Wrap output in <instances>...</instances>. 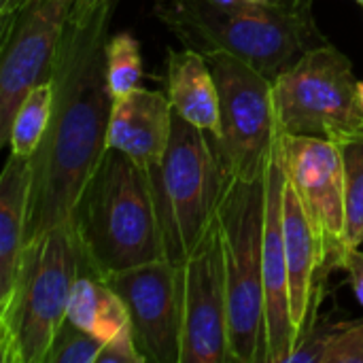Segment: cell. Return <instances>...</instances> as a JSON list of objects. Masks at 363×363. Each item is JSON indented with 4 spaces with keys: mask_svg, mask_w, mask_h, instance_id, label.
<instances>
[{
    "mask_svg": "<svg viewBox=\"0 0 363 363\" xmlns=\"http://www.w3.org/2000/svg\"><path fill=\"white\" fill-rule=\"evenodd\" d=\"M96 363H147L145 357L140 355L132 330H125L117 334L115 338L106 340L98 353Z\"/></svg>",
    "mask_w": 363,
    "mask_h": 363,
    "instance_id": "23",
    "label": "cell"
},
{
    "mask_svg": "<svg viewBox=\"0 0 363 363\" xmlns=\"http://www.w3.org/2000/svg\"><path fill=\"white\" fill-rule=\"evenodd\" d=\"M363 363V319L321 330H308L287 363Z\"/></svg>",
    "mask_w": 363,
    "mask_h": 363,
    "instance_id": "19",
    "label": "cell"
},
{
    "mask_svg": "<svg viewBox=\"0 0 363 363\" xmlns=\"http://www.w3.org/2000/svg\"><path fill=\"white\" fill-rule=\"evenodd\" d=\"M264 217L266 170L259 177L228 172L217 230L225 264L230 353L238 363H266Z\"/></svg>",
    "mask_w": 363,
    "mask_h": 363,
    "instance_id": "4",
    "label": "cell"
},
{
    "mask_svg": "<svg viewBox=\"0 0 363 363\" xmlns=\"http://www.w3.org/2000/svg\"><path fill=\"white\" fill-rule=\"evenodd\" d=\"M274 2H283V4L296 6V9H308L311 11V2L313 0H274Z\"/></svg>",
    "mask_w": 363,
    "mask_h": 363,
    "instance_id": "25",
    "label": "cell"
},
{
    "mask_svg": "<svg viewBox=\"0 0 363 363\" xmlns=\"http://www.w3.org/2000/svg\"><path fill=\"white\" fill-rule=\"evenodd\" d=\"M174 108L166 91L138 87L117 98L108 119L106 149H117L143 168L155 166L170 143Z\"/></svg>",
    "mask_w": 363,
    "mask_h": 363,
    "instance_id": "14",
    "label": "cell"
},
{
    "mask_svg": "<svg viewBox=\"0 0 363 363\" xmlns=\"http://www.w3.org/2000/svg\"><path fill=\"white\" fill-rule=\"evenodd\" d=\"M83 262L68 223L23 249L13 298L0 311L2 363H45L53 336L66 321L68 298Z\"/></svg>",
    "mask_w": 363,
    "mask_h": 363,
    "instance_id": "6",
    "label": "cell"
},
{
    "mask_svg": "<svg viewBox=\"0 0 363 363\" xmlns=\"http://www.w3.org/2000/svg\"><path fill=\"white\" fill-rule=\"evenodd\" d=\"M130 313L134 342L147 363H181L183 268L162 257L102 279Z\"/></svg>",
    "mask_w": 363,
    "mask_h": 363,
    "instance_id": "10",
    "label": "cell"
},
{
    "mask_svg": "<svg viewBox=\"0 0 363 363\" xmlns=\"http://www.w3.org/2000/svg\"><path fill=\"white\" fill-rule=\"evenodd\" d=\"M219 2H253V4H266V2H274V0H219Z\"/></svg>",
    "mask_w": 363,
    "mask_h": 363,
    "instance_id": "26",
    "label": "cell"
},
{
    "mask_svg": "<svg viewBox=\"0 0 363 363\" xmlns=\"http://www.w3.org/2000/svg\"><path fill=\"white\" fill-rule=\"evenodd\" d=\"M72 0H32L0 28V145L28 91L51 79V68Z\"/></svg>",
    "mask_w": 363,
    "mask_h": 363,
    "instance_id": "11",
    "label": "cell"
},
{
    "mask_svg": "<svg viewBox=\"0 0 363 363\" xmlns=\"http://www.w3.org/2000/svg\"><path fill=\"white\" fill-rule=\"evenodd\" d=\"M164 85L172 108L217 143L221 136L219 94L206 57L187 47L168 51Z\"/></svg>",
    "mask_w": 363,
    "mask_h": 363,
    "instance_id": "17",
    "label": "cell"
},
{
    "mask_svg": "<svg viewBox=\"0 0 363 363\" xmlns=\"http://www.w3.org/2000/svg\"><path fill=\"white\" fill-rule=\"evenodd\" d=\"M108 85L113 98H123L140 87L143 81V55L140 45L130 32H117L106 43Z\"/></svg>",
    "mask_w": 363,
    "mask_h": 363,
    "instance_id": "21",
    "label": "cell"
},
{
    "mask_svg": "<svg viewBox=\"0 0 363 363\" xmlns=\"http://www.w3.org/2000/svg\"><path fill=\"white\" fill-rule=\"evenodd\" d=\"M219 94V153L232 174L259 177L279 136L272 79L228 55H206Z\"/></svg>",
    "mask_w": 363,
    "mask_h": 363,
    "instance_id": "8",
    "label": "cell"
},
{
    "mask_svg": "<svg viewBox=\"0 0 363 363\" xmlns=\"http://www.w3.org/2000/svg\"><path fill=\"white\" fill-rule=\"evenodd\" d=\"M70 225L83 270L100 279L164 257L149 172L117 149L104 151Z\"/></svg>",
    "mask_w": 363,
    "mask_h": 363,
    "instance_id": "2",
    "label": "cell"
},
{
    "mask_svg": "<svg viewBox=\"0 0 363 363\" xmlns=\"http://www.w3.org/2000/svg\"><path fill=\"white\" fill-rule=\"evenodd\" d=\"M30 189L32 157L9 153L0 174V311L9 306L21 270Z\"/></svg>",
    "mask_w": 363,
    "mask_h": 363,
    "instance_id": "16",
    "label": "cell"
},
{
    "mask_svg": "<svg viewBox=\"0 0 363 363\" xmlns=\"http://www.w3.org/2000/svg\"><path fill=\"white\" fill-rule=\"evenodd\" d=\"M225 362H232L228 287L221 238L215 221L183 266L181 363Z\"/></svg>",
    "mask_w": 363,
    "mask_h": 363,
    "instance_id": "12",
    "label": "cell"
},
{
    "mask_svg": "<svg viewBox=\"0 0 363 363\" xmlns=\"http://www.w3.org/2000/svg\"><path fill=\"white\" fill-rule=\"evenodd\" d=\"M147 172L164 257L183 268L217 221V206L230 170L217 143L174 111L168 149Z\"/></svg>",
    "mask_w": 363,
    "mask_h": 363,
    "instance_id": "5",
    "label": "cell"
},
{
    "mask_svg": "<svg viewBox=\"0 0 363 363\" xmlns=\"http://www.w3.org/2000/svg\"><path fill=\"white\" fill-rule=\"evenodd\" d=\"M340 268L349 274V283L353 287V294L363 306V251H359V247L351 249L342 255Z\"/></svg>",
    "mask_w": 363,
    "mask_h": 363,
    "instance_id": "24",
    "label": "cell"
},
{
    "mask_svg": "<svg viewBox=\"0 0 363 363\" xmlns=\"http://www.w3.org/2000/svg\"><path fill=\"white\" fill-rule=\"evenodd\" d=\"M338 147L345 164V196H347L345 253H347L363 245V134L342 140Z\"/></svg>",
    "mask_w": 363,
    "mask_h": 363,
    "instance_id": "20",
    "label": "cell"
},
{
    "mask_svg": "<svg viewBox=\"0 0 363 363\" xmlns=\"http://www.w3.org/2000/svg\"><path fill=\"white\" fill-rule=\"evenodd\" d=\"M281 134L330 138L336 145L363 134V111L351 60L321 43L272 79Z\"/></svg>",
    "mask_w": 363,
    "mask_h": 363,
    "instance_id": "7",
    "label": "cell"
},
{
    "mask_svg": "<svg viewBox=\"0 0 363 363\" xmlns=\"http://www.w3.org/2000/svg\"><path fill=\"white\" fill-rule=\"evenodd\" d=\"M119 0H72L60 38L53 115L32 157L26 247L72 219L79 196L106 151L115 104L108 85L106 43Z\"/></svg>",
    "mask_w": 363,
    "mask_h": 363,
    "instance_id": "1",
    "label": "cell"
},
{
    "mask_svg": "<svg viewBox=\"0 0 363 363\" xmlns=\"http://www.w3.org/2000/svg\"><path fill=\"white\" fill-rule=\"evenodd\" d=\"M153 13L198 53L234 55L274 79L304 51L325 43L308 9L283 2L155 0Z\"/></svg>",
    "mask_w": 363,
    "mask_h": 363,
    "instance_id": "3",
    "label": "cell"
},
{
    "mask_svg": "<svg viewBox=\"0 0 363 363\" xmlns=\"http://www.w3.org/2000/svg\"><path fill=\"white\" fill-rule=\"evenodd\" d=\"M357 100H359V106L363 111V81H357Z\"/></svg>",
    "mask_w": 363,
    "mask_h": 363,
    "instance_id": "27",
    "label": "cell"
},
{
    "mask_svg": "<svg viewBox=\"0 0 363 363\" xmlns=\"http://www.w3.org/2000/svg\"><path fill=\"white\" fill-rule=\"evenodd\" d=\"M281 138L287 181L317 238L321 270H340L347 225L345 164L340 147L321 136L281 134Z\"/></svg>",
    "mask_w": 363,
    "mask_h": 363,
    "instance_id": "9",
    "label": "cell"
},
{
    "mask_svg": "<svg viewBox=\"0 0 363 363\" xmlns=\"http://www.w3.org/2000/svg\"><path fill=\"white\" fill-rule=\"evenodd\" d=\"M283 236L289 277V313L300 345L311 321V308L317 289V272H321V257L306 213L287 179L283 189Z\"/></svg>",
    "mask_w": 363,
    "mask_h": 363,
    "instance_id": "15",
    "label": "cell"
},
{
    "mask_svg": "<svg viewBox=\"0 0 363 363\" xmlns=\"http://www.w3.org/2000/svg\"><path fill=\"white\" fill-rule=\"evenodd\" d=\"M102 345L100 338L66 319L53 336L45 363H96Z\"/></svg>",
    "mask_w": 363,
    "mask_h": 363,
    "instance_id": "22",
    "label": "cell"
},
{
    "mask_svg": "<svg viewBox=\"0 0 363 363\" xmlns=\"http://www.w3.org/2000/svg\"><path fill=\"white\" fill-rule=\"evenodd\" d=\"M285 160L281 132L266 164L264 217V296H266V363H287L298 347L289 313V277L283 236Z\"/></svg>",
    "mask_w": 363,
    "mask_h": 363,
    "instance_id": "13",
    "label": "cell"
},
{
    "mask_svg": "<svg viewBox=\"0 0 363 363\" xmlns=\"http://www.w3.org/2000/svg\"><path fill=\"white\" fill-rule=\"evenodd\" d=\"M53 115V81L47 79L34 85L23 102L19 104L11 132H9V153L17 157H34L40 149Z\"/></svg>",
    "mask_w": 363,
    "mask_h": 363,
    "instance_id": "18",
    "label": "cell"
}]
</instances>
